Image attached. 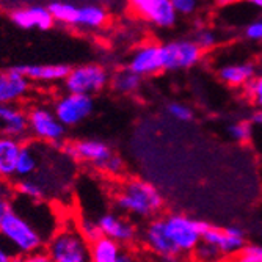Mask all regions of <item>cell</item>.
I'll return each mask as SVG.
<instances>
[{
    "mask_svg": "<svg viewBox=\"0 0 262 262\" xmlns=\"http://www.w3.org/2000/svg\"><path fill=\"white\" fill-rule=\"evenodd\" d=\"M0 239L22 259L42 250L47 242L39 229L14 209L10 198H0Z\"/></svg>",
    "mask_w": 262,
    "mask_h": 262,
    "instance_id": "1",
    "label": "cell"
},
{
    "mask_svg": "<svg viewBox=\"0 0 262 262\" xmlns=\"http://www.w3.org/2000/svg\"><path fill=\"white\" fill-rule=\"evenodd\" d=\"M115 206L123 213L138 219L154 217L163 207V198L156 185L138 178L126 179L115 195Z\"/></svg>",
    "mask_w": 262,
    "mask_h": 262,
    "instance_id": "2",
    "label": "cell"
},
{
    "mask_svg": "<svg viewBox=\"0 0 262 262\" xmlns=\"http://www.w3.org/2000/svg\"><path fill=\"white\" fill-rule=\"evenodd\" d=\"M46 253L52 262H86L90 260V242L77 228H64L47 239Z\"/></svg>",
    "mask_w": 262,
    "mask_h": 262,
    "instance_id": "3",
    "label": "cell"
},
{
    "mask_svg": "<svg viewBox=\"0 0 262 262\" xmlns=\"http://www.w3.org/2000/svg\"><path fill=\"white\" fill-rule=\"evenodd\" d=\"M166 232L170 239L182 254H192L196 245L201 242L203 231L207 226V223L193 220L184 213H170L163 219Z\"/></svg>",
    "mask_w": 262,
    "mask_h": 262,
    "instance_id": "4",
    "label": "cell"
},
{
    "mask_svg": "<svg viewBox=\"0 0 262 262\" xmlns=\"http://www.w3.org/2000/svg\"><path fill=\"white\" fill-rule=\"evenodd\" d=\"M63 83L66 91L94 96V94L104 91L107 85H110V74L102 64L86 63L71 68Z\"/></svg>",
    "mask_w": 262,
    "mask_h": 262,
    "instance_id": "5",
    "label": "cell"
},
{
    "mask_svg": "<svg viewBox=\"0 0 262 262\" xmlns=\"http://www.w3.org/2000/svg\"><path fill=\"white\" fill-rule=\"evenodd\" d=\"M29 132L39 141L58 145L64 140L66 126L58 120L54 110L46 107H33L29 113Z\"/></svg>",
    "mask_w": 262,
    "mask_h": 262,
    "instance_id": "6",
    "label": "cell"
},
{
    "mask_svg": "<svg viewBox=\"0 0 262 262\" xmlns=\"http://www.w3.org/2000/svg\"><path fill=\"white\" fill-rule=\"evenodd\" d=\"M203 49L195 39H178L162 44L163 71H181L200 63Z\"/></svg>",
    "mask_w": 262,
    "mask_h": 262,
    "instance_id": "7",
    "label": "cell"
},
{
    "mask_svg": "<svg viewBox=\"0 0 262 262\" xmlns=\"http://www.w3.org/2000/svg\"><path fill=\"white\" fill-rule=\"evenodd\" d=\"M94 101L90 94L68 91L54 104V113L66 127H74L83 123L93 113Z\"/></svg>",
    "mask_w": 262,
    "mask_h": 262,
    "instance_id": "8",
    "label": "cell"
},
{
    "mask_svg": "<svg viewBox=\"0 0 262 262\" xmlns=\"http://www.w3.org/2000/svg\"><path fill=\"white\" fill-rule=\"evenodd\" d=\"M201 241L212 244L220 251L222 257L237 256L239 251L244 248V245L247 244L245 232L241 226L219 228V226L207 225L203 231Z\"/></svg>",
    "mask_w": 262,
    "mask_h": 262,
    "instance_id": "9",
    "label": "cell"
},
{
    "mask_svg": "<svg viewBox=\"0 0 262 262\" xmlns=\"http://www.w3.org/2000/svg\"><path fill=\"white\" fill-rule=\"evenodd\" d=\"M143 244L157 257L163 260H176L181 257L179 250L170 239L163 219H154L143 231Z\"/></svg>",
    "mask_w": 262,
    "mask_h": 262,
    "instance_id": "10",
    "label": "cell"
},
{
    "mask_svg": "<svg viewBox=\"0 0 262 262\" xmlns=\"http://www.w3.org/2000/svg\"><path fill=\"white\" fill-rule=\"evenodd\" d=\"M127 68L141 77L159 74L163 71L162 61V44L143 42L132 52Z\"/></svg>",
    "mask_w": 262,
    "mask_h": 262,
    "instance_id": "11",
    "label": "cell"
},
{
    "mask_svg": "<svg viewBox=\"0 0 262 262\" xmlns=\"http://www.w3.org/2000/svg\"><path fill=\"white\" fill-rule=\"evenodd\" d=\"M63 152L80 162L91 163L96 168H101L102 163L113 154L107 143L101 140H80L76 143L63 145Z\"/></svg>",
    "mask_w": 262,
    "mask_h": 262,
    "instance_id": "12",
    "label": "cell"
},
{
    "mask_svg": "<svg viewBox=\"0 0 262 262\" xmlns=\"http://www.w3.org/2000/svg\"><path fill=\"white\" fill-rule=\"evenodd\" d=\"M10 19L19 29H24V30L36 29V30L46 32V30H51L55 26V20L49 8L42 5H29V7L14 8L10 13Z\"/></svg>",
    "mask_w": 262,
    "mask_h": 262,
    "instance_id": "13",
    "label": "cell"
},
{
    "mask_svg": "<svg viewBox=\"0 0 262 262\" xmlns=\"http://www.w3.org/2000/svg\"><path fill=\"white\" fill-rule=\"evenodd\" d=\"M98 223H99L102 235L110 237V239L120 242L121 245L132 244L137 239L135 225L130 220L118 215L115 212L102 213V215L98 219Z\"/></svg>",
    "mask_w": 262,
    "mask_h": 262,
    "instance_id": "14",
    "label": "cell"
},
{
    "mask_svg": "<svg viewBox=\"0 0 262 262\" xmlns=\"http://www.w3.org/2000/svg\"><path fill=\"white\" fill-rule=\"evenodd\" d=\"M30 90V80L16 68L0 71V104H16Z\"/></svg>",
    "mask_w": 262,
    "mask_h": 262,
    "instance_id": "15",
    "label": "cell"
},
{
    "mask_svg": "<svg viewBox=\"0 0 262 262\" xmlns=\"http://www.w3.org/2000/svg\"><path fill=\"white\" fill-rule=\"evenodd\" d=\"M137 14L159 29H171L179 16L171 0H151Z\"/></svg>",
    "mask_w": 262,
    "mask_h": 262,
    "instance_id": "16",
    "label": "cell"
},
{
    "mask_svg": "<svg viewBox=\"0 0 262 262\" xmlns=\"http://www.w3.org/2000/svg\"><path fill=\"white\" fill-rule=\"evenodd\" d=\"M16 69L22 76H26L30 82H41V83H52V82H63L69 73L68 64H20Z\"/></svg>",
    "mask_w": 262,
    "mask_h": 262,
    "instance_id": "17",
    "label": "cell"
},
{
    "mask_svg": "<svg viewBox=\"0 0 262 262\" xmlns=\"http://www.w3.org/2000/svg\"><path fill=\"white\" fill-rule=\"evenodd\" d=\"M0 124L4 126V134L16 138L29 132L27 113L14 104H0Z\"/></svg>",
    "mask_w": 262,
    "mask_h": 262,
    "instance_id": "18",
    "label": "cell"
},
{
    "mask_svg": "<svg viewBox=\"0 0 262 262\" xmlns=\"http://www.w3.org/2000/svg\"><path fill=\"white\" fill-rule=\"evenodd\" d=\"M121 244L107 235H101L96 241L90 242V260L94 262H126L130 260L129 256H124Z\"/></svg>",
    "mask_w": 262,
    "mask_h": 262,
    "instance_id": "19",
    "label": "cell"
},
{
    "mask_svg": "<svg viewBox=\"0 0 262 262\" xmlns=\"http://www.w3.org/2000/svg\"><path fill=\"white\" fill-rule=\"evenodd\" d=\"M20 148V138L7 134L0 135V178L10 179L16 176V163Z\"/></svg>",
    "mask_w": 262,
    "mask_h": 262,
    "instance_id": "20",
    "label": "cell"
},
{
    "mask_svg": "<svg viewBox=\"0 0 262 262\" xmlns=\"http://www.w3.org/2000/svg\"><path fill=\"white\" fill-rule=\"evenodd\" d=\"M256 76V68L253 63H234L226 64L219 71V77L223 83L239 88L248 85Z\"/></svg>",
    "mask_w": 262,
    "mask_h": 262,
    "instance_id": "21",
    "label": "cell"
},
{
    "mask_svg": "<svg viewBox=\"0 0 262 262\" xmlns=\"http://www.w3.org/2000/svg\"><path fill=\"white\" fill-rule=\"evenodd\" d=\"M108 20V13L104 7L99 5H85L77 8V16L74 27L85 30H98L102 29Z\"/></svg>",
    "mask_w": 262,
    "mask_h": 262,
    "instance_id": "22",
    "label": "cell"
},
{
    "mask_svg": "<svg viewBox=\"0 0 262 262\" xmlns=\"http://www.w3.org/2000/svg\"><path fill=\"white\" fill-rule=\"evenodd\" d=\"M141 76L134 73L132 69L124 68L116 71L113 76H110V85L112 88L120 94H132L140 90L141 86Z\"/></svg>",
    "mask_w": 262,
    "mask_h": 262,
    "instance_id": "23",
    "label": "cell"
},
{
    "mask_svg": "<svg viewBox=\"0 0 262 262\" xmlns=\"http://www.w3.org/2000/svg\"><path fill=\"white\" fill-rule=\"evenodd\" d=\"M47 8H49L55 24H64V26L74 27L79 7L71 2H66V0H54V2L47 5Z\"/></svg>",
    "mask_w": 262,
    "mask_h": 262,
    "instance_id": "24",
    "label": "cell"
},
{
    "mask_svg": "<svg viewBox=\"0 0 262 262\" xmlns=\"http://www.w3.org/2000/svg\"><path fill=\"white\" fill-rule=\"evenodd\" d=\"M38 170V156L32 145H22L17 163H16V176L29 178Z\"/></svg>",
    "mask_w": 262,
    "mask_h": 262,
    "instance_id": "25",
    "label": "cell"
},
{
    "mask_svg": "<svg viewBox=\"0 0 262 262\" xmlns=\"http://www.w3.org/2000/svg\"><path fill=\"white\" fill-rule=\"evenodd\" d=\"M16 192L22 196H26L32 201H39L44 196V187L33 179H20L16 184Z\"/></svg>",
    "mask_w": 262,
    "mask_h": 262,
    "instance_id": "26",
    "label": "cell"
},
{
    "mask_svg": "<svg viewBox=\"0 0 262 262\" xmlns=\"http://www.w3.org/2000/svg\"><path fill=\"white\" fill-rule=\"evenodd\" d=\"M228 134L237 143H248L253 137V124L250 121H235L228 127Z\"/></svg>",
    "mask_w": 262,
    "mask_h": 262,
    "instance_id": "27",
    "label": "cell"
},
{
    "mask_svg": "<svg viewBox=\"0 0 262 262\" xmlns=\"http://www.w3.org/2000/svg\"><path fill=\"white\" fill-rule=\"evenodd\" d=\"M77 229H79V232L85 237V241H88V242L96 241L98 237L102 235L98 220H91V219H88V217H82V219H80V222H79V225H77Z\"/></svg>",
    "mask_w": 262,
    "mask_h": 262,
    "instance_id": "28",
    "label": "cell"
},
{
    "mask_svg": "<svg viewBox=\"0 0 262 262\" xmlns=\"http://www.w3.org/2000/svg\"><path fill=\"white\" fill-rule=\"evenodd\" d=\"M192 254L198 260H217V259L222 257L220 251L215 247H213L212 244H209V242H204V241H201L196 245V248L193 250Z\"/></svg>",
    "mask_w": 262,
    "mask_h": 262,
    "instance_id": "29",
    "label": "cell"
},
{
    "mask_svg": "<svg viewBox=\"0 0 262 262\" xmlns=\"http://www.w3.org/2000/svg\"><path fill=\"white\" fill-rule=\"evenodd\" d=\"M235 259L241 262H262V245L245 244Z\"/></svg>",
    "mask_w": 262,
    "mask_h": 262,
    "instance_id": "30",
    "label": "cell"
},
{
    "mask_svg": "<svg viewBox=\"0 0 262 262\" xmlns=\"http://www.w3.org/2000/svg\"><path fill=\"white\" fill-rule=\"evenodd\" d=\"M124 168H126L124 160L116 154H112L101 166V170L110 176H121L124 173Z\"/></svg>",
    "mask_w": 262,
    "mask_h": 262,
    "instance_id": "31",
    "label": "cell"
},
{
    "mask_svg": "<svg viewBox=\"0 0 262 262\" xmlns=\"http://www.w3.org/2000/svg\"><path fill=\"white\" fill-rule=\"evenodd\" d=\"M168 113L170 116H173L174 120L178 121H182V123H187L193 118V112L190 107L184 105V104H179V102H173L168 105Z\"/></svg>",
    "mask_w": 262,
    "mask_h": 262,
    "instance_id": "32",
    "label": "cell"
},
{
    "mask_svg": "<svg viewBox=\"0 0 262 262\" xmlns=\"http://www.w3.org/2000/svg\"><path fill=\"white\" fill-rule=\"evenodd\" d=\"M217 35L215 32L212 30H207V29H201L196 32V36H195V42L201 47L203 51H207V49H212L213 46L217 44Z\"/></svg>",
    "mask_w": 262,
    "mask_h": 262,
    "instance_id": "33",
    "label": "cell"
},
{
    "mask_svg": "<svg viewBox=\"0 0 262 262\" xmlns=\"http://www.w3.org/2000/svg\"><path fill=\"white\" fill-rule=\"evenodd\" d=\"M247 90L253 104L262 108V76H254V79L247 85Z\"/></svg>",
    "mask_w": 262,
    "mask_h": 262,
    "instance_id": "34",
    "label": "cell"
},
{
    "mask_svg": "<svg viewBox=\"0 0 262 262\" xmlns=\"http://www.w3.org/2000/svg\"><path fill=\"white\" fill-rule=\"evenodd\" d=\"M179 16H190L198 8V0H171Z\"/></svg>",
    "mask_w": 262,
    "mask_h": 262,
    "instance_id": "35",
    "label": "cell"
},
{
    "mask_svg": "<svg viewBox=\"0 0 262 262\" xmlns=\"http://www.w3.org/2000/svg\"><path fill=\"white\" fill-rule=\"evenodd\" d=\"M245 35L253 41H262V20L251 22L245 30Z\"/></svg>",
    "mask_w": 262,
    "mask_h": 262,
    "instance_id": "36",
    "label": "cell"
},
{
    "mask_svg": "<svg viewBox=\"0 0 262 262\" xmlns=\"http://www.w3.org/2000/svg\"><path fill=\"white\" fill-rule=\"evenodd\" d=\"M14 259H17V254L0 239V262H11Z\"/></svg>",
    "mask_w": 262,
    "mask_h": 262,
    "instance_id": "37",
    "label": "cell"
},
{
    "mask_svg": "<svg viewBox=\"0 0 262 262\" xmlns=\"http://www.w3.org/2000/svg\"><path fill=\"white\" fill-rule=\"evenodd\" d=\"M24 260H29V262H49L51 257H49V254H47L46 251L38 250V251H35V253L26 256V257H24Z\"/></svg>",
    "mask_w": 262,
    "mask_h": 262,
    "instance_id": "38",
    "label": "cell"
},
{
    "mask_svg": "<svg viewBox=\"0 0 262 262\" xmlns=\"http://www.w3.org/2000/svg\"><path fill=\"white\" fill-rule=\"evenodd\" d=\"M250 123H251L253 126H262V108H260V107H257V108L251 113Z\"/></svg>",
    "mask_w": 262,
    "mask_h": 262,
    "instance_id": "39",
    "label": "cell"
},
{
    "mask_svg": "<svg viewBox=\"0 0 262 262\" xmlns=\"http://www.w3.org/2000/svg\"><path fill=\"white\" fill-rule=\"evenodd\" d=\"M151 0H127V4H129V7L137 13L141 7H145L146 4H149Z\"/></svg>",
    "mask_w": 262,
    "mask_h": 262,
    "instance_id": "40",
    "label": "cell"
},
{
    "mask_svg": "<svg viewBox=\"0 0 262 262\" xmlns=\"http://www.w3.org/2000/svg\"><path fill=\"white\" fill-rule=\"evenodd\" d=\"M248 4H251L253 7H256V8H259V10H262V0H247Z\"/></svg>",
    "mask_w": 262,
    "mask_h": 262,
    "instance_id": "41",
    "label": "cell"
},
{
    "mask_svg": "<svg viewBox=\"0 0 262 262\" xmlns=\"http://www.w3.org/2000/svg\"><path fill=\"white\" fill-rule=\"evenodd\" d=\"M219 2H220L222 5H225V4H228V2H231V0H219Z\"/></svg>",
    "mask_w": 262,
    "mask_h": 262,
    "instance_id": "42",
    "label": "cell"
},
{
    "mask_svg": "<svg viewBox=\"0 0 262 262\" xmlns=\"http://www.w3.org/2000/svg\"><path fill=\"white\" fill-rule=\"evenodd\" d=\"M260 235H262V231H260Z\"/></svg>",
    "mask_w": 262,
    "mask_h": 262,
    "instance_id": "43",
    "label": "cell"
}]
</instances>
